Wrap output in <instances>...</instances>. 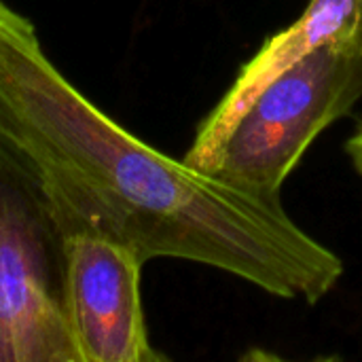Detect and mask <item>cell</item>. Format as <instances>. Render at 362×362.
Segmentation results:
<instances>
[{
	"label": "cell",
	"mask_w": 362,
	"mask_h": 362,
	"mask_svg": "<svg viewBox=\"0 0 362 362\" xmlns=\"http://www.w3.org/2000/svg\"><path fill=\"white\" fill-rule=\"evenodd\" d=\"M142 261L121 244L68 238V310L81 362H163L151 341L140 297Z\"/></svg>",
	"instance_id": "277c9868"
},
{
	"label": "cell",
	"mask_w": 362,
	"mask_h": 362,
	"mask_svg": "<svg viewBox=\"0 0 362 362\" xmlns=\"http://www.w3.org/2000/svg\"><path fill=\"white\" fill-rule=\"evenodd\" d=\"M68 238L40 170L0 129V362H81Z\"/></svg>",
	"instance_id": "7a4b0ae2"
},
{
	"label": "cell",
	"mask_w": 362,
	"mask_h": 362,
	"mask_svg": "<svg viewBox=\"0 0 362 362\" xmlns=\"http://www.w3.org/2000/svg\"><path fill=\"white\" fill-rule=\"evenodd\" d=\"M0 129L40 170L68 235L110 240L142 263H202L305 303L344 276V261L280 197L172 159L110 119L53 64L32 19L4 0Z\"/></svg>",
	"instance_id": "6da1fadb"
},
{
	"label": "cell",
	"mask_w": 362,
	"mask_h": 362,
	"mask_svg": "<svg viewBox=\"0 0 362 362\" xmlns=\"http://www.w3.org/2000/svg\"><path fill=\"white\" fill-rule=\"evenodd\" d=\"M346 151H348L354 168L358 170V174L362 176V123L356 127V132L350 136V140L346 142Z\"/></svg>",
	"instance_id": "8992f818"
},
{
	"label": "cell",
	"mask_w": 362,
	"mask_h": 362,
	"mask_svg": "<svg viewBox=\"0 0 362 362\" xmlns=\"http://www.w3.org/2000/svg\"><path fill=\"white\" fill-rule=\"evenodd\" d=\"M335 40H362V0H312L293 25L267 38L240 68L214 110L199 123L182 159L202 170L238 115L272 78Z\"/></svg>",
	"instance_id": "5b68a950"
},
{
	"label": "cell",
	"mask_w": 362,
	"mask_h": 362,
	"mask_svg": "<svg viewBox=\"0 0 362 362\" xmlns=\"http://www.w3.org/2000/svg\"><path fill=\"white\" fill-rule=\"evenodd\" d=\"M362 98V40H335L272 78L202 165L240 189L280 197L322 129Z\"/></svg>",
	"instance_id": "3957f363"
}]
</instances>
